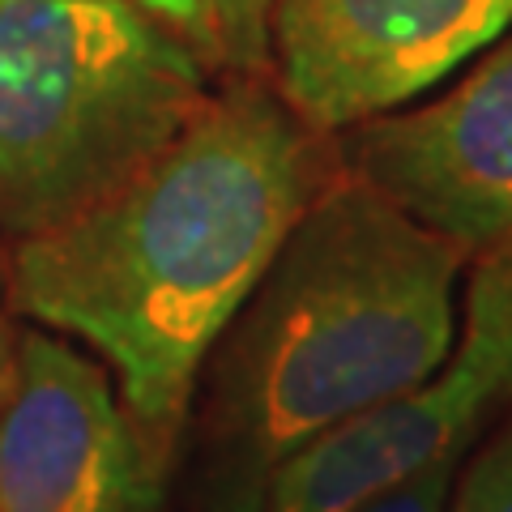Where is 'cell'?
<instances>
[{
	"label": "cell",
	"instance_id": "cell-10",
	"mask_svg": "<svg viewBox=\"0 0 512 512\" xmlns=\"http://www.w3.org/2000/svg\"><path fill=\"white\" fill-rule=\"evenodd\" d=\"M457 470H461V457H440L423 470L397 478L393 487L367 495V500L355 504L350 512H448Z\"/></svg>",
	"mask_w": 512,
	"mask_h": 512
},
{
	"label": "cell",
	"instance_id": "cell-5",
	"mask_svg": "<svg viewBox=\"0 0 512 512\" xmlns=\"http://www.w3.org/2000/svg\"><path fill=\"white\" fill-rule=\"evenodd\" d=\"M512 30V0H278L269 64L316 133L402 111Z\"/></svg>",
	"mask_w": 512,
	"mask_h": 512
},
{
	"label": "cell",
	"instance_id": "cell-11",
	"mask_svg": "<svg viewBox=\"0 0 512 512\" xmlns=\"http://www.w3.org/2000/svg\"><path fill=\"white\" fill-rule=\"evenodd\" d=\"M9 367H13V346L5 333V316H0V393H5V384H9Z\"/></svg>",
	"mask_w": 512,
	"mask_h": 512
},
{
	"label": "cell",
	"instance_id": "cell-8",
	"mask_svg": "<svg viewBox=\"0 0 512 512\" xmlns=\"http://www.w3.org/2000/svg\"><path fill=\"white\" fill-rule=\"evenodd\" d=\"M171 26L205 64L227 73H261L269 64V22L278 0H137Z\"/></svg>",
	"mask_w": 512,
	"mask_h": 512
},
{
	"label": "cell",
	"instance_id": "cell-4",
	"mask_svg": "<svg viewBox=\"0 0 512 512\" xmlns=\"http://www.w3.org/2000/svg\"><path fill=\"white\" fill-rule=\"evenodd\" d=\"M512 406V256H483L448 359L423 384L295 448L265 478V512H350L397 478L461 457Z\"/></svg>",
	"mask_w": 512,
	"mask_h": 512
},
{
	"label": "cell",
	"instance_id": "cell-2",
	"mask_svg": "<svg viewBox=\"0 0 512 512\" xmlns=\"http://www.w3.org/2000/svg\"><path fill=\"white\" fill-rule=\"evenodd\" d=\"M453 239L427 231L355 171L320 192L227 329L222 431L274 474L355 414L423 384L457 342Z\"/></svg>",
	"mask_w": 512,
	"mask_h": 512
},
{
	"label": "cell",
	"instance_id": "cell-7",
	"mask_svg": "<svg viewBox=\"0 0 512 512\" xmlns=\"http://www.w3.org/2000/svg\"><path fill=\"white\" fill-rule=\"evenodd\" d=\"M350 167L466 256H512V35L440 99L355 124Z\"/></svg>",
	"mask_w": 512,
	"mask_h": 512
},
{
	"label": "cell",
	"instance_id": "cell-3",
	"mask_svg": "<svg viewBox=\"0 0 512 512\" xmlns=\"http://www.w3.org/2000/svg\"><path fill=\"white\" fill-rule=\"evenodd\" d=\"M205 94V60L137 0H0V235L90 210Z\"/></svg>",
	"mask_w": 512,
	"mask_h": 512
},
{
	"label": "cell",
	"instance_id": "cell-1",
	"mask_svg": "<svg viewBox=\"0 0 512 512\" xmlns=\"http://www.w3.org/2000/svg\"><path fill=\"white\" fill-rule=\"evenodd\" d=\"M316 128L239 82L77 218L18 239L9 299L90 346L154 448L180 431L205 355L320 192Z\"/></svg>",
	"mask_w": 512,
	"mask_h": 512
},
{
	"label": "cell",
	"instance_id": "cell-9",
	"mask_svg": "<svg viewBox=\"0 0 512 512\" xmlns=\"http://www.w3.org/2000/svg\"><path fill=\"white\" fill-rule=\"evenodd\" d=\"M448 512H512V419L457 470Z\"/></svg>",
	"mask_w": 512,
	"mask_h": 512
},
{
	"label": "cell",
	"instance_id": "cell-6",
	"mask_svg": "<svg viewBox=\"0 0 512 512\" xmlns=\"http://www.w3.org/2000/svg\"><path fill=\"white\" fill-rule=\"evenodd\" d=\"M154 500L116 376L60 333L26 329L0 393V512H154Z\"/></svg>",
	"mask_w": 512,
	"mask_h": 512
}]
</instances>
